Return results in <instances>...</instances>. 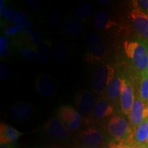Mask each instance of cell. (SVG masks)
<instances>
[{
    "instance_id": "cell-23",
    "label": "cell",
    "mask_w": 148,
    "mask_h": 148,
    "mask_svg": "<svg viewBox=\"0 0 148 148\" xmlns=\"http://www.w3.org/2000/svg\"><path fill=\"white\" fill-rule=\"evenodd\" d=\"M3 16L6 19L14 24H19L23 25V17L20 13L16 12L11 8H6L3 12Z\"/></svg>"
},
{
    "instance_id": "cell-20",
    "label": "cell",
    "mask_w": 148,
    "mask_h": 148,
    "mask_svg": "<svg viewBox=\"0 0 148 148\" xmlns=\"http://www.w3.org/2000/svg\"><path fill=\"white\" fill-rule=\"evenodd\" d=\"M51 54V44L49 40H45L39 46L37 51L36 58L40 64H45L49 61Z\"/></svg>"
},
{
    "instance_id": "cell-11",
    "label": "cell",
    "mask_w": 148,
    "mask_h": 148,
    "mask_svg": "<svg viewBox=\"0 0 148 148\" xmlns=\"http://www.w3.org/2000/svg\"><path fill=\"white\" fill-rule=\"evenodd\" d=\"M96 102L95 96L88 91L80 92L75 97V104L79 112L82 114H88L92 112Z\"/></svg>"
},
{
    "instance_id": "cell-22",
    "label": "cell",
    "mask_w": 148,
    "mask_h": 148,
    "mask_svg": "<svg viewBox=\"0 0 148 148\" xmlns=\"http://www.w3.org/2000/svg\"><path fill=\"white\" fill-rule=\"evenodd\" d=\"M92 5L88 3H83L77 5L75 10V15L77 18L84 19L88 17L92 12Z\"/></svg>"
},
{
    "instance_id": "cell-19",
    "label": "cell",
    "mask_w": 148,
    "mask_h": 148,
    "mask_svg": "<svg viewBox=\"0 0 148 148\" xmlns=\"http://www.w3.org/2000/svg\"><path fill=\"white\" fill-rule=\"evenodd\" d=\"M69 49L63 44H58L53 52V60L58 64H62L69 60Z\"/></svg>"
},
{
    "instance_id": "cell-6",
    "label": "cell",
    "mask_w": 148,
    "mask_h": 148,
    "mask_svg": "<svg viewBox=\"0 0 148 148\" xmlns=\"http://www.w3.org/2000/svg\"><path fill=\"white\" fill-rule=\"evenodd\" d=\"M128 116L130 123L134 131L142 122L148 118V103L144 101L139 95L135 97Z\"/></svg>"
},
{
    "instance_id": "cell-26",
    "label": "cell",
    "mask_w": 148,
    "mask_h": 148,
    "mask_svg": "<svg viewBox=\"0 0 148 148\" xmlns=\"http://www.w3.org/2000/svg\"><path fill=\"white\" fill-rule=\"evenodd\" d=\"M23 32L29 35V38L31 39V42H32L33 45V47H38L40 43L39 36H38V33L34 29L30 28V27H25L23 29Z\"/></svg>"
},
{
    "instance_id": "cell-38",
    "label": "cell",
    "mask_w": 148,
    "mask_h": 148,
    "mask_svg": "<svg viewBox=\"0 0 148 148\" xmlns=\"http://www.w3.org/2000/svg\"><path fill=\"white\" fill-rule=\"evenodd\" d=\"M96 2L101 3V4H107V3L110 2V1H108V0H105V1H103V0H97Z\"/></svg>"
},
{
    "instance_id": "cell-43",
    "label": "cell",
    "mask_w": 148,
    "mask_h": 148,
    "mask_svg": "<svg viewBox=\"0 0 148 148\" xmlns=\"http://www.w3.org/2000/svg\"><path fill=\"white\" fill-rule=\"evenodd\" d=\"M147 145H148V144H147Z\"/></svg>"
},
{
    "instance_id": "cell-7",
    "label": "cell",
    "mask_w": 148,
    "mask_h": 148,
    "mask_svg": "<svg viewBox=\"0 0 148 148\" xmlns=\"http://www.w3.org/2000/svg\"><path fill=\"white\" fill-rule=\"evenodd\" d=\"M82 147L99 148L104 143V136L99 130L94 126L83 130L79 134Z\"/></svg>"
},
{
    "instance_id": "cell-16",
    "label": "cell",
    "mask_w": 148,
    "mask_h": 148,
    "mask_svg": "<svg viewBox=\"0 0 148 148\" xmlns=\"http://www.w3.org/2000/svg\"><path fill=\"white\" fill-rule=\"evenodd\" d=\"M134 145L146 147L148 144V118L134 130L133 136Z\"/></svg>"
},
{
    "instance_id": "cell-3",
    "label": "cell",
    "mask_w": 148,
    "mask_h": 148,
    "mask_svg": "<svg viewBox=\"0 0 148 148\" xmlns=\"http://www.w3.org/2000/svg\"><path fill=\"white\" fill-rule=\"evenodd\" d=\"M115 76L113 65L107 63L101 66L95 71L92 78V88L96 93L103 94Z\"/></svg>"
},
{
    "instance_id": "cell-10",
    "label": "cell",
    "mask_w": 148,
    "mask_h": 148,
    "mask_svg": "<svg viewBox=\"0 0 148 148\" xmlns=\"http://www.w3.org/2000/svg\"><path fill=\"white\" fill-rule=\"evenodd\" d=\"M134 90L133 85L129 79L123 77L121 95L120 97V105L122 113L129 115L131 108L134 101Z\"/></svg>"
},
{
    "instance_id": "cell-18",
    "label": "cell",
    "mask_w": 148,
    "mask_h": 148,
    "mask_svg": "<svg viewBox=\"0 0 148 148\" xmlns=\"http://www.w3.org/2000/svg\"><path fill=\"white\" fill-rule=\"evenodd\" d=\"M94 25L98 30H105L116 26L117 23L111 19L106 12L100 10L96 14Z\"/></svg>"
},
{
    "instance_id": "cell-27",
    "label": "cell",
    "mask_w": 148,
    "mask_h": 148,
    "mask_svg": "<svg viewBox=\"0 0 148 148\" xmlns=\"http://www.w3.org/2000/svg\"><path fill=\"white\" fill-rule=\"evenodd\" d=\"M20 53L25 58L28 60H32L37 56V51L33 47H23L20 48Z\"/></svg>"
},
{
    "instance_id": "cell-5",
    "label": "cell",
    "mask_w": 148,
    "mask_h": 148,
    "mask_svg": "<svg viewBox=\"0 0 148 148\" xmlns=\"http://www.w3.org/2000/svg\"><path fill=\"white\" fill-rule=\"evenodd\" d=\"M59 118L70 131H75L82 123V116L71 105H64L59 108Z\"/></svg>"
},
{
    "instance_id": "cell-12",
    "label": "cell",
    "mask_w": 148,
    "mask_h": 148,
    "mask_svg": "<svg viewBox=\"0 0 148 148\" xmlns=\"http://www.w3.org/2000/svg\"><path fill=\"white\" fill-rule=\"evenodd\" d=\"M114 106L112 101L108 98H101L97 102L92 114L96 119H104L110 117L114 114Z\"/></svg>"
},
{
    "instance_id": "cell-35",
    "label": "cell",
    "mask_w": 148,
    "mask_h": 148,
    "mask_svg": "<svg viewBox=\"0 0 148 148\" xmlns=\"http://www.w3.org/2000/svg\"><path fill=\"white\" fill-rule=\"evenodd\" d=\"M0 53L1 56L5 57L8 55V49L7 47H0Z\"/></svg>"
},
{
    "instance_id": "cell-36",
    "label": "cell",
    "mask_w": 148,
    "mask_h": 148,
    "mask_svg": "<svg viewBox=\"0 0 148 148\" xmlns=\"http://www.w3.org/2000/svg\"><path fill=\"white\" fill-rule=\"evenodd\" d=\"M5 3H4V1H3V0H1L0 1V16H1L2 15V14H3V12H4L5 10Z\"/></svg>"
},
{
    "instance_id": "cell-31",
    "label": "cell",
    "mask_w": 148,
    "mask_h": 148,
    "mask_svg": "<svg viewBox=\"0 0 148 148\" xmlns=\"http://www.w3.org/2000/svg\"><path fill=\"white\" fill-rule=\"evenodd\" d=\"M10 73L8 69L3 65L0 66V79L1 81H5L8 79Z\"/></svg>"
},
{
    "instance_id": "cell-28",
    "label": "cell",
    "mask_w": 148,
    "mask_h": 148,
    "mask_svg": "<svg viewBox=\"0 0 148 148\" xmlns=\"http://www.w3.org/2000/svg\"><path fill=\"white\" fill-rule=\"evenodd\" d=\"M24 28L22 25H19V24H15V25H12L10 27H8L6 30L5 31V34L7 36H11V35L16 34V33L21 31L22 29Z\"/></svg>"
},
{
    "instance_id": "cell-15",
    "label": "cell",
    "mask_w": 148,
    "mask_h": 148,
    "mask_svg": "<svg viewBox=\"0 0 148 148\" xmlns=\"http://www.w3.org/2000/svg\"><path fill=\"white\" fill-rule=\"evenodd\" d=\"M23 133L10 125L1 123L0 128V142L1 144H14Z\"/></svg>"
},
{
    "instance_id": "cell-30",
    "label": "cell",
    "mask_w": 148,
    "mask_h": 148,
    "mask_svg": "<svg viewBox=\"0 0 148 148\" xmlns=\"http://www.w3.org/2000/svg\"><path fill=\"white\" fill-rule=\"evenodd\" d=\"M134 8H140V10H145L148 12V0H138V1H134Z\"/></svg>"
},
{
    "instance_id": "cell-25",
    "label": "cell",
    "mask_w": 148,
    "mask_h": 148,
    "mask_svg": "<svg viewBox=\"0 0 148 148\" xmlns=\"http://www.w3.org/2000/svg\"><path fill=\"white\" fill-rule=\"evenodd\" d=\"M48 25L52 29H58L60 27V16L59 12L56 10H51L47 14Z\"/></svg>"
},
{
    "instance_id": "cell-4",
    "label": "cell",
    "mask_w": 148,
    "mask_h": 148,
    "mask_svg": "<svg viewBox=\"0 0 148 148\" xmlns=\"http://www.w3.org/2000/svg\"><path fill=\"white\" fill-rule=\"evenodd\" d=\"M88 51L85 56L88 62L95 63L101 62L107 56V49L101 38L95 33H90L87 36Z\"/></svg>"
},
{
    "instance_id": "cell-14",
    "label": "cell",
    "mask_w": 148,
    "mask_h": 148,
    "mask_svg": "<svg viewBox=\"0 0 148 148\" xmlns=\"http://www.w3.org/2000/svg\"><path fill=\"white\" fill-rule=\"evenodd\" d=\"M36 89L44 97H51L55 93V86L50 77L40 75L36 79Z\"/></svg>"
},
{
    "instance_id": "cell-13",
    "label": "cell",
    "mask_w": 148,
    "mask_h": 148,
    "mask_svg": "<svg viewBox=\"0 0 148 148\" xmlns=\"http://www.w3.org/2000/svg\"><path fill=\"white\" fill-rule=\"evenodd\" d=\"M34 112L33 105L28 101H21L16 103L11 110V115L14 120L24 121L29 119Z\"/></svg>"
},
{
    "instance_id": "cell-21",
    "label": "cell",
    "mask_w": 148,
    "mask_h": 148,
    "mask_svg": "<svg viewBox=\"0 0 148 148\" xmlns=\"http://www.w3.org/2000/svg\"><path fill=\"white\" fill-rule=\"evenodd\" d=\"M64 30L66 34L70 36L77 37L82 34V27L80 23L75 18H69L65 21Z\"/></svg>"
},
{
    "instance_id": "cell-39",
    "label": "cell",
    "mask_w": 148,
    "mask_h": 148,
    "mask_svg": "<svg viewBox=\"0 0 148 148\" xmlns=\"http://www.w3.org/2000/svg\"><path fill=\"white\" fill-rule=\"evenodd\" d=\"M127 148H146V147H143V146H138V145H131V146H127Z\"/></svg>"
},
{
    "instance_id": "cell-42",
    "label": "cell",
    "mask_w": 148,
    "mask_h": 148,
    "mask_svg": "<svg viewBox=\"0 0 148 148\" xmlns=\"http://www.w3.org/2000/svg\"><path fill=\"white\" fill-rule=\"evenodd\" d=\"M36 148H42V147H36Z\"/></svg>"
},
{
    "instance_id": "cell-29",
    "label": "cell",
    "mask_w": 148,
    "mask_h": 148,
    "mask_svg": "<svg viewBox=\"0 0 148 148\" xmlns=\"http://www.w3.org/2000/svg\"><path fill=\"white\" fill-rule=\"evenodd\" d=\"M127 145L121 141L118 140H112L110 141L104 145L103 148H127Z\"/></svg>"
},
{
    "instance_id": "cell-24",
    "label": "cell",
    "mask_w": 148,
    "mask_h": 148,
    "mask_svg": "<svg viewBox=\"0 0 148 148\" xmlns=\"http://www.w3.org/2000/svg\"><path fill=\"white\" fill-rule=\"evenodd\" d=\"M139 85V95L144 101L148 103V75L143 74L141 75Z\"/></svg>"
},
{
    "instance_id": "cell-9",
    "label": "cell",
    "mask_w": 148,
    "mask_h": 148,
    "mask_svg": "<svg viewBox=\"0 0 148 148\" xmlns=\"http://www.w3.org/2000/svg\"><path fill=\"white\" fill-rule=\"evenodd\" d=\"M130 17L136 32L148 40V14L140 8H134L130 13Z\"/></svg>"
},
{
    "instance_id": "cell-33",
    "label": "cell",
    "mask_w": 148,
    "mask_h": 148,
    "mask_svg": "<svg viewBox=\"0 0 148 148\" xmlns=\"http://www.w3.org/2000/svg\"><path fill=\"white\" fill-rule=\"evenodd\" d=\"M19 13L21 14L22 17H23V26L24 28H25V27H29L31 25V22L28 16H27V14L25 13L24 12H19Z\"/></svg>"
},
{
    "instance_id": "cell-40",
    "label": "cell",
    "mask_w": 148,
    "mask_h": 148,
    "mask_svg": "<svg viewBox=\"0 0 148 148\" xmlns=\"http://www.w3.org/2000/svg\"><path fill=\"white\" fill-rule=\"evenodd\" d=\"M144 74H146V75H148V64H147V71H146V72Z\"/></svg>"
},
{
    "instance_id": "cell-32",
    "label": "cell",
    "mask_w": 148,
    "mask_h": 148,
    "mask_svg": "<svg viewBox=\"0 0 148 148\" xmlns=\"http://www.w3.org/2000/svg\"><path fill=\"white\" fill-rule=\"evenodd\" d=\"M26 4L29 8L33 10H39L42 9V4L37 1H27Z\"/></svg>"
},
{
    "instance_id": "cell-37",
    "label": "cell",
    "mask_w": 148,
    "mask_h": 148,
    "mask_svg": "<svg viewBox=\"0 0 148 148\" xmlns=\"http://www.w3.org/2000/svg\"><path fill=\"white\" fill-rule=\"evenodd\" d=\"M0 148H15L14 144H1Z\"/></svg>"
},
{
    "instance_id": "cell-2",
    "label": "cell",
    "mask_w": 148,
    "mask_h": 148,
    "mask_svg": "<svg viewBox=\"0 0 148 148\" xmlns=\"http://www.w3.org/2000/svg\"><path fill=\"white\" fill-rule=\"evenodd\" d=\"M124 50L138 71L143 75L148 64V42L145 40H125Z\"/></svg>"
},
{
    "instance_id": "cell-41",
    "label": "cell",
    "mask_w": 148,
    "mask_h": 148,
    "mask_svg": "<svg viewBox=\"0 0 148 148\" xmlns=\"http://www.w3.org/2000/svg\"><path fill=\"white\" fill-rule=\"evenodd\" d=\"M79 148H90V147H80Z\"/></svg>"
},
{
    "instance_id": "cell-17",
    "label": "cell",
    "mask_w": 148,
    "mask_h": 148,
    "mask_svg": "<svg viewBox=\"0 0 148 148\" xmlns=\"http://www.w3.org/2000/svg\"><path fill=\"white\" fill-rule=\"evenodd\" d=\"M123 80V77H120L118 75H115L108 87L107 88V98L112 101V102L118 100L121 97Z\"/></svg>"
},
{
    "instance_id": "cell-8",
    "label": "cell",
    "mask_w": 148,
    "mask_h": 148,
    "mask_svg": "<svg viewBox=\"0 0 148 148\" xmlns=\"http://www.w3.org/2000/svg\"><path fill=\"white\" fill-rule=\"evenodd\" d=\"M69 130L59 116L51 118L45 124V131L47 134L53 139L64 140L69 138Z\"/></svg>"
},
{
    "instance_id": "cell-1",
    "label": "cell",
    "mask_w": 148,
    "mask_h": 148,
    "mask_svg": "<svg viewBox=\"0 0 148 148\" xmlns=\"http://www.w3.org/2000/svg\"><path fill=\"white\" fill-rule=\"evenodd\" d=\"M107 132L115 140L121 141L127 146L134 145V130L123 116H112L107 123Z\"/></svg>"
},
{
    "instance_id": "cell-34",
    "label": "cell",
    "mask_w": 148,
    "mask_h": 148,
    "mask_svg": "<svg viewBox=\"0 0 148 148\" xmlns=\"http://www.w3.org/2000/svg\"><path fill=\"white\" fill-rule=\"evenodd\" d=\"M8 44V40L7 37L1 36L0 37V47H7Z\"/></svg>"
}]
</instances>
